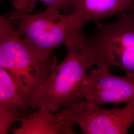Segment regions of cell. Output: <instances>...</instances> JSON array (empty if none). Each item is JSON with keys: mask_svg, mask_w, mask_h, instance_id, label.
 I'll use <instances>...</instances> for the list:
<instances>
[{"mask_svg": "<svg viewBox=\"0 0 134 134\" xmlns=\"http://www.w3.org/2000/svg\"><path fill=\"white\" fill-rule=\"evenodd\" d=\"M86 37L81 31L65 46V57L49 72L29 101L30 107L57 112L62 107L85 99L88 71L93 66L86 49Z\"/></svg>", "mask_w": 134, "mask_h": 134, "instance_id": "1", "label": "cell"}, {"mask_svg": "<svg viewBox=\"0 0 134 134\" xmlns=\"http://www.w3.org/2000/svg\"><path fill=\"white\" fill-rule=\"evenodd\" d=\"M57 63L53 56L47 60L37 57L20 35L15 19L5 16L0 22V67L12 77L28 106L49 72Z\"/></svg>", "mask_w": 134, "mask_h": 134, "instance_id": "2", "label": "cell"}, {"mask_svg": "<svg viewBox=\"0 0 134 134\" xmlns=\"http://www.w3.org/2000/svg\"><path fill=\"white\" fill-rule=\"evenodd\" d=\"M9 16L15 20L20 35L42 60L52 57L55 49L66 46L83 31L84 24L74 13L62 14L52 7L35 14L13 11Z\"/></svg>", "mask_w": 134, "mask_h": 134, "instance_id": "3", "label": "cell"}, {"mask_svg": "<svg viewBox=\"0 0 134 134\" xmlns=\"http://www.w3.org/2000/svg\"><path fill=\"white\" fill-rule=\"evenodd\" d=\"M114 23L96 22L97 31L86 39L93 66L116 67L134 76V4L117 16Z\"/></svg>", "mask_w": 134, "mask_h": 134, "instance_id": "4", "label": "cell"}, {"mask_svg": "<svg viewBox=\"0 0 134 134\" xmlns=\"http://www.w3.org/2000/svg\"><path fill=\"white\" fill-rule=\"evenodd\" d=\"M72 121L86 134H127L134 123V98L121 108L105 109L83 99L56 112Z\"/></svg>", "mask_w": 134, "mask_h": 134, "instance_id": "5", "label": "cell"}, {"mask_svg": "<svg viewBox=\"0 0 134 134\" xmlns=\"http://www.w3.org/2000/svg\"><path fill=\"white\" fill-rule=\"evenodd\" d=\"M134 98V76H115L110 69L97 67L89 73L85 100L97 105L127 103Z\"/></svg>", "mask_w": 134, "mask_h": 134, "instance_id": "6", "label": "cell"}, {"mask_svg": "<svg viewBox=\"0 0 134 134\" xmlns=\"http://www.w3.org/2000/svg\"><path fill=\"white\" fill-rule=\"evenodd\" d=\"M31 115L23 118L19 127L12 130L13 134H76L75 123L62 119L54 112L38 108Z\"/></svg>", "mask_w": 134, "mask_h": 134, "instance_id": "7", "label": "cell"}, {"mask_svg": "<svg viewBox=\"0 0 134 134\" xmlns=\"http://www.w3.org/2000/svg\"><path fill=\"white\" fill-rule=\"evenodd\" d=\"M134 0H73L72 13L83 24L117 16L133 4Z\"/></svg>", "mask_w": 134, "mask_h": 134, "instance_id": "8", "label": "cell"}, {"mask_svg": "<svg viewBox=\"0 0 134 134\" xmlns=\"http://www.w3.org/2000/svg\"><path fill=\"white\" fill-rule=\"evenodd\" d=\"M27 106L12 77L0 67V108L21 112Z\"/></svg>", "mask_w": 134, "mask_h": 134, "instance_id": "9", "label": "cell"}, {"mask_svg": "<svg viewBox=\"0 0 134 134\" xmlns=\"http://www.w3.org/2000/svg\"><path fill=\"white\" fill-rule=\"evenodd\" d=\"M73 0H12V5L15 10L31 13L35 7V4L41 2L47 7L58 8L65 14L72 13Z\"/></svg>", "mask_w": 134, "mask_h": 134, "instance_id": "10", "label": "cell"}, {"mask_svg": "<svg viewBox=\"0 0 134 134\" xmlns=\"http://www.w3.org/2000/svg\"><path fill=\"white\" fill-rule=\"evenodd\" d=\"M23 118V114L21 112L0 108V134L9 133L14 123Z\"/></svg>", "mask_w": 134, "mask_h": 134, "instance_id": "11", "label": "cell"}, {"mask_svg": "<svg viewBox=\"0 0 134 134\" xmlns=\"http://www.w3.org/2000/svg\"><path fill=\"white\" fill-rule=\"evenodd\" d=\"M5 16H3V15H0V22L2 21V20L4 18Z\"/></svg>", "mask_w": 134, "mask_h": 134, "instance_id": "12", "label": "cell"}]
</instances>
